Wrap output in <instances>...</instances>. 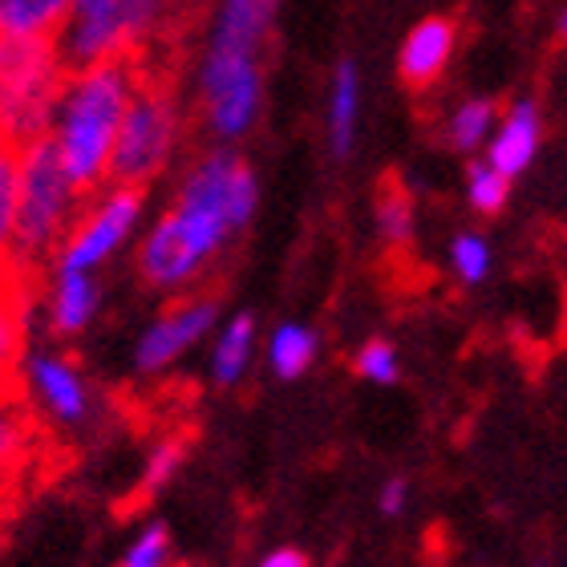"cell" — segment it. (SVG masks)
Returning <instances> with one entry per match:
<instances>
[{
	"label": "cell",
	"mask_w": 567,
	"mask_h": 567,
	"mask_svg": "<svg viewBox=\"0 0 567 567\" xmlns=\"http://www.w3.org/2000/svg\"><path fill=\"white\" fill-rule=\"evenodd\" d=\"M85 203L45 138L21 146V212H17V272H37L53 260Z\"/></svg>",
	"instance_id": "obj_4"
},
{
	"label": "cell",
	"mask_w": 567,
	"mask_h": 567,
	"mask_svg": "<svg viewBox=\"0 0 567 567\" xmlns=\"http://www.w3.org/2000/svg\"><path fill=\"white\" fill-rule=\"evenodd\" d=\"M260 567H308V559L292 547H284V551H272V556H264Z\"/></svg>",
	"instance_id": "obj_29"
},
{
	"label": "cell",
	"mask_w": 567,
	"mask_h": 567,
	"mask_svg": "<svg viewBox=\"0 0 567 567\" xmlns=\"http://www.w3.org/2000/svg\"><path fill=\"white\" fill-rule=\"evenodd\" d=\"M142 227H146V190L126 183H102L85 195L82 212L49 264L102 276V268H110L131 244H138Z\"/></svg>",
	"instance_id": "obj_7"
},
{
	"label": "cell",
	"mask_w": 567,
	"mask_h": 567,
	"mask_svg": "<svg viewBox=\"0 0 567 567\" xmlns=\"http://www.w3.org/2000/svg\"><path fill=\"white\" fill-rule=\"evenodd\" d=\"M21 385L33 414L58 430H82L94 417V385L65 349H29L21 361Z\"/></svg>",
	"instance_id": "obj_8"
},
{
	"label": "cell",
	"mask_w": 567,
	"mask_h": 567,
	"mask_svg": "<svg viewBox=\"0 0 567 567\" xmlns=\"http://www.w3.org/2000/svg\"><path fill=\"white\" fill-rule=\"evenodd\" d=\"M183 458H187V442H183V437H163V442L146 454V466H142V495H158V491L178 474Z\"/></svg>",
	"instance_id": "obj_25"
},
{
	"label": "cell",
	"mask_w": 567,
	"mask_h": 567,
	"mask_svg": "<svg viewBox=\"0 0 567 567\" xmlns=\"http://www.w3.org/2000/svg\"><path fill=\"white\" fill-rule=\"evenodd\" d=\"M70 21V0H0V37L58 41Z\"/></svg>",
	"instance_id": "obj_16"
},
{
	"label": "cell",
	"mask_w": 567,
	"mask_h": 567,
	"mask_svg": "<svg viewBox=\"0 0 567 567\" xmlns=\"http://www.w3.org/2000/svg\"><path fill=\"white\" fill-rule=\"evenodd\" d=\"M417 215H414V199L402 195V190H385L378 199V236L390 244V248H405L414 239Z\"/></svg>",
	"instance_id": "obj_22"
},
{
	"label": "cell",
	"mask_w": 567,
	"mask_h": 567,
	"mask_svg": "<svg viewBox=\"0 0 567 567\" xmlns=\"http://www.w3.org/2000/svg\"><path fill=\"white\" fill-rule=\"evenodd\" d=\"M284 0H212L195 58V106L215 146H236L264 118L272 45Z\"/></svg>",
	"instance_id": "obj_2"
},
{
	"label": "cell",
	"mask_w": 567,
	"mask_h": 567,
	"mask_svg": "<svg viewBox=\"0 0 567 567\" xmlns=\"http://www.w3.org/2000/svg\"><path fill=\"white\" fill-rule=\"evenodd\" d=\"M498 122V102L491 97H466L458 106L450 110L446 118V142L454 146L458 154H478L491 138Z\"/></svg>",
	"instance_id": "obj_19"
},
{
	"label": "cell",
	"mask_w": 567,
	"mask_h": 567,
	"mask_svg": "<svg viewBox=\"0 0 567 567\" xmlns=\"http://www.w3.org/2000/svg\"><path fill=\"white\" fill-rule=\"evenodd\" d=\"M260 212V175L236 146H212L178 175L175 199L142 227L134 268L163 296H183Z\"/></svg>",
	"instance_id": "obj_1"
},
{
	"label": "cell",
	"mask_w": 567,
	"mask_h": 567,
	"mask_svg": "<svg viewBox=\"0 0 567 567\" xmlns=\"http://www.w3.org/2000/svg\"><path fill=\"white\" fill-rule=\"evenodd\" d=\"M256 357V317L236 312L219 324L212 341V378L215 385H239Z\"/></svg>",
	"instance_id": "obj_15"
},
{
	"label": "cell",
	"mask_w": 567,
	"mask_h": 567,
	"mask_svg": "<svg viewBox=\"0 0 567 567\" xmlns=\"http://www.w3.org/2000/svg\"><path fill=\"white\" fill-rule=\"evenodd\" d=\"M118 567H175V547H171V532L163 523H146L134 535L126 551H122Z\"/></svg>",
	"instance_id": "obj_24"
},
{
	"label": "cell",
	"mask_w": 567,
	"mask_h": 567,
	"mask_svg": "<svg viewBox=\"0 0 567 567\" xmlns=\"http://www.w3.org/2000/svg\"><path fill=\"white\" fill-rule=\"evenodd\" d=\"M219 324V305L212 296L183 292L171 308L138 332L134 341V373L138 378H158L166 369H175L190 349H199Z\"/></svg>",
	"instance_id": "obj_9"
},
{
	"label": "cell",
	"mask_w": 567,
	"mask_h": 567,
	"mask_svg": "<svg viewBox=\"0 0 567 567\" xmlns=\"http://www.w3.org/2000/svg\"><path fill=\"white\" fill-rule=\"evenodd\" d=\"M70 61L58 41L0 37V138L29 146L49 134Z\"/></svg>",
	"instance_id": "obj_5"
},
{
	"label": "cell",
	"mask_w": 567,
	"mask_h": 567,
	"mask_svg": "<svg viewBox=\"0 0 567 567\" xmlns=\"http://www.w3.org/2000/svg\"><path fill=\"white\" fill-rule=\"evenodd\" d=\"M17 212H21V146L0 138V272H17Z\"/></svg>",
	"instance_id": "obj_17"
},
{
	"label": "cell",
	"mask_w": 567,
	"mask_h": 567,
	"mask_svg": "<svg viewBox=\"0 0 567 567\" xmlns=\"http://www.w3.org/2000/svg\"><path fill=\"white\" fill-rule=\"evenodd\" d=\"M454 53H458V24L450 17H422L405 33L402 53H398V73L410 90H430L434 82H442Z\"/></svg>",
	"instance_id": "obj_12"
},
{
	"label": "cell",
	"mask_w": 567,
	"mask_h": 567,
	"mask_svg": "<svg viewBox=\"0 0 567 567\" xmlns=\"http://www.w3.org/2000/svg\"><path fill=\"white\" fill-rule=\"evenodd\" d=\"M29 446H33V422L24 414V405L0 393V478H9L21 466Z\"/></svg>",
	"instance_id": "obj_20"
},
{
	"label": "cell",
	"mask_w": 567,
	"mask_h": 567,
	"mask_svg": "<svg viewBox=\"0 0 567 567\" xmlns=\"http://www.w3.org/2000/svg\"><path fill=\"white\" fill-rule=\"evenodd\" d=\"M491 264H495V251L486 244V236L478 231H462L450 244V268L462 284H483L491 276Z\"/></svg>",
	"instance_id": "obj_23"
},
{
	"label": "cell",
	"mask_w": 567,
	"mask_h": 567,
	"mask_svg": "<svg viewBox=\"0 0 567 567\" xmlns=\"http://www.w3.org/2000/svg\"><path fill=\"white\" fill-rule=\"evenodd\" d=\"M556 37L567 41V9H559V17H556Z\"/></svg>",
	"instance_id": "obj_30"
},
{
	"label": "cell",
	"mask_w": 567,
	"mask_h": 567,
	"mask_svg": "<svg viewBox=\"0 0 567 567\" xmlns=\"http://www.w3.org/2000/svg\"><path fill=\"white\" fill-rule=\"evenodd\" d=\"M357 373L365 381H373V385H393L398 381V373H402V365H398V349H393L390 341H369L361 344V353H357Z\"/></svg>",
	"instance_id": "obj_26"
},
{
	"label": "cell",
	"mask_w": 567,
	"mask_h": 567,
	"mask_svg": "<svg viewBox=\"0 0 567 567\" xmlns=\"http://www.w3.org/2000/svg\"><path fill=\"white\" fill-rule=\"evenodd\" d=\"M405 498H410V486H405L402 478H393V483L381 486V511H385V515H402Z\"/></svg>",
	"instance_id": "obj_28"
},
{
	"label": "cell",
	"mask_w": 567,
	"mask_h": 567,
	"mask_svg": "<svg viewBox=\"0 0 567 567\" xmlns=\"http://www.w3.org/2000/svg\"><path fill=\"white\" fill-rule=\"evenodd\" d=\"M187 138V110L183 97L158 78H142L138 94L126 106L114 158H110V183L126 187H154L175 166Z\"/></svg>",
	"instance_id": "obj_6"
},
{
	"label": "cell",
	"mask_w": 567,
	"mask_h": 567,
	"mask_svg": "<svg viewBox=\"0 0 567 567\" xmlns=\"http://www.w3.org/2000/svg\"><path fill=\"white\" fill-rule=\"evenodd\" d=\"M361 114H365V82L361 65L353 58H341L329 82V106H324V138H329L332 158H349L361 134Z\"/></svg>",
	"instance_id": "obj_13"
},
{
	"label": "cell",
	"mask_w": 567,
	"mask_h": 567,
	"mask_svg": "<svg viewBox=\"0 0 567 567\" xmlns=\"http://www.w3.org/2000/svg\"><path fill=\"white\" fill-rule=\"evenodd\" d=\"M29 353V296L21 272H0V390L21 373Z\"/></svg>",
	"instance_id": "obj_14"
},
{
	"label": "cell",
	"mask_w": 567,
	"mask_h": 567,
	"mask_svg": "<svg viewBox=\"0 0 567 567\" xmlns=\"http://www.w3.org/2000/svg\"><path fill=\"white\" fill-rule=\"evenodd\" d=\"M507 199H511V178L498 166L486 163V158L471 163V171H466V203H471L474 212L498 215L507 207Z\"/></svg>",
	"instance_id": "obj_21"
},
{
	"label": "cell",
	"mask_w": 567,
	"mask_h": 567,
	"mask_svg": "<svg viewBox=\"0 0 567 567\" xmlns=\"http://www.w3.org/2000/svg\"><path fill=\"white\" fill-rule=\"evenodd\" d=\"M118 0H70V21L65 24H94L102 21Z\"/></svg>",
	"instance_id": "obj_27"
},
{
	"label": "cell",
	"mask_w": 567,
	"mask_h": 567,
	"mask_svg": "<svg viewBox=\"0 0 567 567\" xmlns=\"http://www.w3.org/2000/svg\"><path fill=\"white\" fill-rule=\"evenodd\" d=\"M97 312H102V276L49 264L45 296H41V317H45L49 337L78 341L82 332L94 329Z\"/></svg>",
	"instance_id": "obj_10"
},
{
	"label": "cell",
	"mask_w": 567,
	"mask_h": 567,
	"mask_svg": "<svg viewBox=\"0 0 567 567\" xmlns=\"http://www.w3.org/2000/svg\"><path fill=\"white\" fill-rule=\"evenodd\" d=\"M539 146H544V110L535 97H519L507 110H498V122L483 146V158L515 183L535 163Z\"/></svg>",
	"instance_id": "obj_11"
},
{
	"label": "cell",
	"mask_w": 567,
	"mask_h": 567,
	"mask_svg": "<svg viewBox=\"0 0 567 567\" xmlns=\"http://www.w3.org/2000/svg\"><path fill=\"white\" fill-rule=\"evenodd\" d=\"M142 78H146L142 61L131 58L85 61V65H70L65 73L45 142L85 195L110 183L114 142Z\"/></svg>",
	"instance_id": "obj_3"
},
{
	"label": "cell",
	"mask_w": 567,
	"mask_h": 567,
	"mask_svg": "<svg viewBox=\"0 0 567 567\" xmlns=\"http://www.w3.org/2000/svg\"><path fill=\"white\" fill-rule=\"evenodd\" d=\"M317 353H320V337L308 324H300V320H284V324L272 329V337H268V365L284 381L305 378L308 369H312V361H317Z\"/></svg>",
	"instance_id": "obj_18"
}]
</instances>
